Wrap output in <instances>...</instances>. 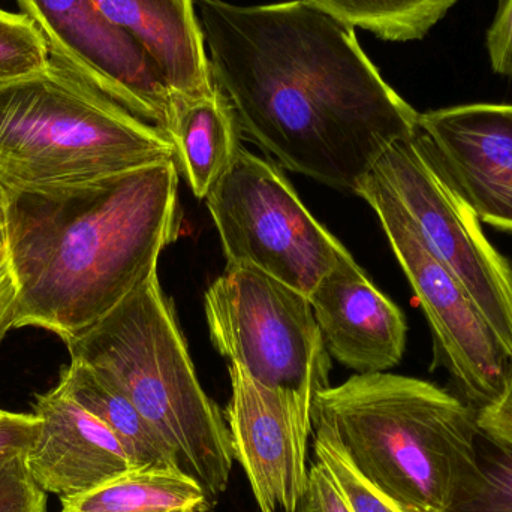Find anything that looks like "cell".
Returning a JSON list of instances; mask_svg holds the SVG:
<instances>
[{
    "mask_svg": "<svg viewBox=\"0 0 512 512\" xmlns=\"http://www.w3.org/2000/svg\"><path fill=\"white\" fill-rule=\"evenodd\" d=\"M6 194L21 286L15 328L65 343L156 273L179 234L176 161L56 194Z\"/></svg>",
    "mask_w": 512,
    "mask_h": 512,
    "instance_id": "2",
    "label": "cell"
},
{
    "mask_svg": "<svg viewBox=\"0 0 512 512\" xmlns=\"http://www.w3.org/2000/svg\"><path fill=\"white\" fill-rule=\"evenodd\" d=\"M228 265H249L310 297L351 254L273 162L240 149L206 198Z\"/></svg>",
    "mask_w": 512,
    "mask_h": 512,
    "instance_id": "7",
    "label": "cell"
},
{
    "mask_svg": "<svg viewBox=\"0 0 512 512\" xmlns=\"http://www.w3.org/2000/svg\"><path fill=\"white\" fill-rule=\"evenodd\" d=\"M310 418L403 512H448L480 480L477 409L430 382L357 373L321 391Z\"/></svg>",
    "mask_w": 512,
    "mask_h": 512,
    "instance_id": "3",
    "label": "cell"
},
{
    "mask_svg": "<svg viewBox=\"0 0 512 512\" xmlns=\"http://www.w3.org/2000/svg\"><path fill=\"white\" fill-rule=\"evenodd\" d=\"M304 512H352L324 463L318 462L309 469Z\"/></svg>",
    "mask_w": 512,
    "mask_h": 512,
    "instance_id": "25",
    "label": "cell"
},
{
    "mask_svg": "<svg viewBox=\"0 0 512 512\" xmlns=\"http://www.w3.org/2000/svg\"><path fill=\"white\" fill-rule=\"evenodd\" d=\"M21 286L12 255L9 200L0 185V342L15 328L20 310Z\"/></svg>",
    "mask_w": 512,
    "mask_h": 512,
    "instance_id": "24",
    "label": "cell"
},
{
    "mask_svg": "<svg viewBox=\"0 0 512 512\" xmlns=\"http://www.w3.org/2000/svg\"><path fill=\"white\" fill-rule=\"evenodd\" d=\"M355 194L375 210L432 328L436 357L477 411L501 397L512 358L462 283L415 236L393 195L372 173Z\"/></svg>",
    "mask_w": 512,
    "mask_h": 512,
    "instance_id": "9",
    "label": "cell"
},
{
    "mask_svg": "<svg viewBox=\"0 0 512 512\" xmlns=\"http://www.w3.org/2000/svg\"><path fill=\"white\" fill-rule=\"evenodd\" d=\"M59 387L122 441L137 466L177 468L170 448L156 435L131 400L95 370L71 360L62 370Z\"/></svg>",
    "mask_w": 512,
    "mask_h": 512,
    "instance_id": "18",
    "label": "cell"
},
{
    "mask_svg": "<svg viewBox=\"0 0 512 512\" xmlns=\"http://www.w3.org/2000/svg\"><path fill=\"white\" fill-rule=\"evenodd\" d=\"M176 161L164 131L54 60L0 83V185L56 194Z\"/></svg>",
    "mask_w": 512,
    "mask_h": 512,
    "instance_id": "5",
    "label": "cell"
},
{
    "mask_svg": "<svg viewBox=\"0 0 512 512\" xmlns=\"http://www.w3.org/2000/svg\"><path fill=\"white\" fill-rule=\"evenodd\" d=\"M477 420L481 433L493 444L512 448V361L501 397L477 411Z\"/></svg>",
    "mask_w": 512,
    "mask_h": 512,
    "instance_id": "26",
    "label": "cell"
},
{
    "mask_svg": "<svg viewBox=\"0 0 512 512\" xmlns=\"http://www.w3.org/2000/svg\"><path fill=\"white\" fill-rule=\"evenodd\" d=\"M313 448L318 462L324 463L333 475L352 512H403L355 471L330 438L315 433Z\"/></svg>",
    "mask_w": 512,
    "mask_h": 512,
    "instance_id": "21",
    "label": "cell"
},
{
    "mask_svg": "<svg viewBox=\"0 0 512 512\" xmlns=\"http://www.w3.org/2000/svg\"><path fill=\"white\" fill-rule=\"evenodd\" d=\"M210 339L262 387L312 412L330 388L331 357L309 297L249 265H228L204 294Z\"/></svg>",
    "mask_w": 512,
    "mask_h": 512,
    "instance_id": "6",
    "label": "cell"
},
{
    "mask_svg": "<svg viewBox=\"0 0 512 512\" xmlns=\"http://www.w3.org/2000/svg\"><path fill=\"white\" fill-rule=\"evenodd\" d=\"M372 176L393 195L426 251L462 283L512 358L511 264L484 236L420 132L393 144Z\"/></svg>",
    "mask_w": 512,
    "mask_h": 512,
    "instance_id": "8",
    "label": "cell"
},
{
    "mask_svg": "<svg viewBox=\"0 0 512 512\" xmlns=\"http://www.w3.org/2000/svg\"><path fill=\"white\" fill-rule=\"evenodd\" d=\"M33 414L41 429L26 465L45 493L60 499L84 495L140 468L122 441L59 385L36 396Z\"/></svg>",
    "mask_w": 512,
    "mask_h": 512,
    "instance_id": "14",
    "label": "cell"
},
{
    "mask_svg": "<svg viewBox=\"0 0 512 512\" xmlns=\"http://www.w3.org/2000/svg\"><path fill=\"white\" fill-rule=\"evenodd\" d=\"M47 44L23 12L0 8V83L41 71L48 65Z\"/></svg>",
    "mask_w": 512,
    "mask_h": 512,
    "instance_id": "20",
    "label": "cell"
},
{
    "mask_svg": "<svg viewBox=\"0 0 512 512\" xmlns=\"http://www.w3.org/2000/svg\"><path fill=\"white\" fill-rule=\"evenodd\" d=\"M152 60L174 101L215 89L195 0H92Z\"/></svg>",
    "mask_w": 512,
    "mask_h": 512,
    "instance_id": "15",
    "label": "cell"
},
{
    "mask_svg": "<svg viewBox=\"0 0 512 512\" xmlns=\"http://www.w3.org/2000/svg\"><path fill=\"white\" fill-rule=\"evenodd\" d=\"M62 512H207L206 490L177 468L141 466L84 495L62 498Z\"/></svg>",
    "mask_w": 512,
    "mask_h": 512,
    "instance_id": "17",
    "label": "cell"
},
{
    "mask_svg": "<svg viewBox=\"0 0 512 512\" xmlns=\"http://www.w3.org/2000/svg\"><path fill=\"white\" fill-rule=\"evenodd\" d=\"M231 400L225 409L234 459L242 465L261 512H304L312 418L288 394L228 366Z\"/></svg>",
    "mask_w": 512,
    "mask_h": 512,
    "instance_id": "11",
    "label": "cell"
},
{
    "mask_svg": "<svg viewBox=\"0 0 512 512\" xmlns=\"http://www.w3.org/2000/svg\"><path fill=\"white\" fill-rule=\"evenodd\" d=\"M41 429V420L35 414L8 412L0 421V457L29 453Z\"/></svg>",
    "mask_w": 512,
    "mask_h": 512,
    "instance_id": "27",
    "label": "cell"
},
{
    "mask_svg": "<svg viewBox=\"0 0 512 512\" xmlns=\"http://www.w3.org/2000/svg\"><path fill=\"white\" fill-rule=\"evenodd\" d=\"M418 132L480 222L512 233V104L427 111Z\"/></svg>",
    "mask_w": 512,
    "mask_h": 512,
    "instance_id": "12",
    "label": "cell"
},
{
    "mask_svg": "<svg viewBox=\"0 0 512 512\" xmlns=\"http://www.w3.org/2000/svg\"><path fill=\"white\" fill-rule=\"evenodd\" d=\"M240 134L233 105L216 84L207 95L174 101L167 137L173 143L179 173L198 200H206L230 170L242 149Z\"/></svg>",
    "mask_w": 512,
    "mask_h": 512,
    "instance_id": "16",
    "label": "cell"
},
{
    "mask_svg": "<svg viewBox=\"0 0 512 512\" xmlns=\"http://www.w3.org/2000/svg\"><path fill=\"white\" fill-rule=\"evenodd\" d=\"M493 71L512 77V0H501L487 35Z\"/></svg>",
    "mask_w": 512,
    "mask_h": 512,
    "instance_id": "28",
    "label": "cell"
},
{
    "mask_svg": "<svg viewBox=\"0 0 512 512\" xmlns=\"http://www.w3.org/2000/svg\"><path fill=\"white\" fill-rule=\"evenodd\" d=\"M6 414H8V412H6V411H2V409H0V421H2V420H3V418H5V417H6Z\"/></svg>",
    "mask_w": 512,
    "mask_h": 512,
    "instance_id": "29",
    "label": "cell"
},
{
    "mask_svg": "<svg viewBox=\"0 0 512 512\" xmlns=\"http://www.w3.org/2000/svg\"><path fill=\"white\" fill-rule=\"evenodd\" d=\"M309 300L331 358L358 375L387 372L400 363L408 333L405 316L354 256L331 270Z\"/></svg>",
    "mask_w": 512,
    "mask_h": 512,
    "instance_id": "13",
    "label": "cell"
},
{
    "mask_svg": "<svg viewBox=\"0 0 512 512\" xmlns=\"http://www.w3.org/2000/svg\"><path fill=\"white\" fill-rule=\"evenodd\" d=\"M354 29L384 41L424 38L457 0H315Z\"/></svg>",
    "mask_w": 512,
    "mask_h": 512,
    "instance_id": "19",
    "label": "cell"
},
{
    "mask_svg": "<svg viewBox=\"0 0 512 512\" xmlns=\"http://www.w3.org/2000/svg\"><path fill=\"white\" fill-rule=\"evenodd\" d=\"M65 345L71 360L86 364L131 400L170 448L177 468L216 504L233 471L230 429L201 387L158 271Z\"/></svg>",
    "mask_w": 512,
    "mask_h": 512,
    "instance_id": "4",
    "label": "cell"
},
{
    "mask_svg": "<svg viewBox=\"0 0 512 512\" xmlns=\"http://www.w3.org/2000/svg\"><path fill=\"white\" fill-rule=\"evenodd\" d=\"M0 512H47V493L30 475L26 454L0 457Z\"/></svg>",
    "mask_w": 512,
    "mask_h": 512,
    "instance_id": "23",
    "label": "cell"
},
{
    "mask_svg": "<svg viewBox=\"0 0 512 512\" xmlns=\"http://www.w3.org/2000/svg\"><path fill=\"white\" fill-rule=\"evenodd\" d=\"M38 27L48 56L167 134L174 98L143 48L92 0H17Z\"/></svg>",
    "mask_w": 512,
    "mask_h": 512,
    "instance_id": "10",
    "label": "cell"
},
{
    "mask_svg": "<svg viewBox=\"0 0 512 512\" xmlns=\"http://www.w3.org/2000/svg\"><path fill=\"white\" fill-rule=\"evenodd\" d=\"M496 447L490 456H480V480L448 512H512V448Z\"/></svg>",
    "mask_w": 512,
    "mask_h": 512,
    "instance_id": "22",
    "label": "cell"
},
{
    "mask_svg": "<svg viewBox=\"0 0 512 512\" xmlns=\"http://www.w3.org/2000/svg\"><path fill=\"white\" fill-rule=\"evenodd\" d=\"M216 86L249 140L292 173L355 192L414 110L369 59L352 26L315 0H195Z\"/></svg>",
    "mask_w": 512,
    "mask_h": 512,
    "instance_id": "1",
    "label": "cell"
}]
</instances>
